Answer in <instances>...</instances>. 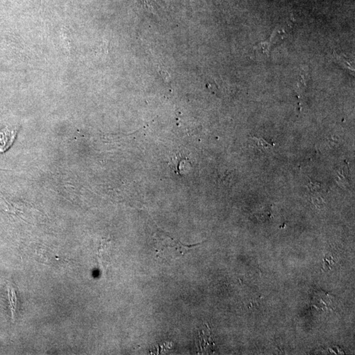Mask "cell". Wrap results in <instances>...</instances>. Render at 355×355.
Returning a JSON list of instances; mask_svg holds the SVG:
<instances>
[{
	"mask_svg": "<svg viewBox=\"0 0 355 355\" xmlns=\"http://www.w3.org/2000/svg\"><path fill=\"white\" fill-rule=\"evenodd\" d=\"M156 253L158 257L163 259H175L183 256L185 253L198 246H185L179 240L173 239L163 232L156 233L154 236Z\"/></svg>",
	"mask_w": 355,
	"mask_h": 355,
	"instance_id": "1",
	"label": "cell"
},
{
	"mask_svg": "<svg viewBox=\"0 0 355 355\" xmlns=\"http://www.w3.org/2000/svg\"><path fill=\"white\" fill-rule=\"evenodd\" d=\"M17 130L6 127L0 130V153L6 152L12 146L16 137Z\"/></svg>",
	"mask_w": 355,
	"mask_h": 355,
	"instance_id": "2",
	"label": "cell"
},
{
	"mask_svg": "<svg viewBox=\"0 0 355 355\" xmlns=\"http://www.w3.org/2000/svg\"><path fill=\"white\" fill-rule=\"evenodd\" d=\"M270 44L267 42L260 43L253 48V53L257 60L268 59L270 55Z\"/></svg>",
	"mask_w": 355,
	"mask_h": 355,
	"instance_id": "3",
	"label": "cell"
},
{
	"mask_svg": "<svg viewBox=\"0 0 355 355\" xmlns=\"http://www.w3.org/2000/svg\"><path fill=\"white\" fill-rule=\"evenodd\" d=\"M334 60L337 65L345 69L346 70L350 71V72L354 73V68L352 67V62H349L345 56L335 54L333 55Z\"/></svg>",
	"mask_w": 355,
	"mask_h": 355,
	"instance_id": "4",
	"label": "cell"
},
{
	"mask_svg": "<svg viewBox=\"0 0 355 355\" xmlns=\"http://www.w3.org/2000/svg\"><path fill=\"white\" fill-rule=\"evenodd\" d=\"M8 297L11 309H12L13 318H14L17 309V298L15 290L12 287H8Z\"/></svg>",
	"mask_w": 355,
	"mask_h": 355,
	"instance_id": "5",
	"label": "cell"
},
{
	"mask_svg": "<svg viewBox=\"0 0 355 355\" xmlns=\"http://www.w3.org/2000/svg\"><path fill=\"white\" fill-rule=\"evenodd\" d=\"M252 140L254 141L255 146L261 150H265L266 149H268L273 146V144H270V143L266 142V140L262 139V138L253 137Z\"/></svg>",
	"mask_w": 355,
	"mask_h": 355,
	"instance_id": "6",
	"label": "cell"
},
{
	"mask_svg": "<svg viewBox=\"0 0 355 355\" xmlns=\"http://www.w3.org/2000/svg\"><path fill=\"white\" fill-rule=\"evenodd\" d=\"M312 202H313V204L317 208H322L324 206V204H325L324 200H322V198H320V197H313V198H312Z\"/></svg>",
	"mask_w": 355,
	"mask_h": 355,
	"instance_id": "7",
	"label": "cell"
},
{
	"mask_svg": "<svg viewBox=\"0 0 355 355\" xmlns=\"http://www.w3.org/2000/svg\"><path fill=\"white\" fill-rule=\"evenodd\" d=\"M308 187L311 192H318L322 189V185L319 183H310Z\"/></svg>",
	"mask_w": 355,
	"mask_h": 355,
	"instance_id": "8",
	"label": "cell"
},
{
	"mask_svg": "<svg viewBox=\"0 0 355 355\" xmlns=\"http://www.w3.org/2000/svg\"><path fill=\"white\" fill-rule=\"evenodd\" d=\"M159 74L164 81L166 82H170V76L166 71L163 70L160 71Z\"/></svg>",
	"mask_w": 355,
	"mask_h": 355,
	"instance_id": "9",
	"label": "cell"
},
{
	"mask_svg": "<svg viewBox=\"0 0 355 355\" xmlns=\"http://www.w3.org/2000/svg\"><path fill=\"white\" fill-rule=\"evenodd\" d=\"M302 82H300V85H302ZM305 83H304V85H303V86H304V87H305ZM298 87H299V89H300V90H299V91L302 90V87H301V86H300H300H298Z\"/></svg>",
	"mask_w": 355,
	"mask_h": 355,
	"instance_id": "10",
	"label": "cell"
}]
</instances>
